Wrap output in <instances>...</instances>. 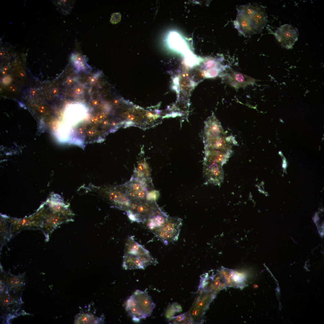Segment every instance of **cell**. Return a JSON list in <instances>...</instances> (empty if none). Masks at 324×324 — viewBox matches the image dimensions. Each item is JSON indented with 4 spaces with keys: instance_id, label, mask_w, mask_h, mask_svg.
Returning a JSON list of instances; mask_svg holds the SVG:
<instances>
[{
    "instance_id": "d590c367",
    "label": "cell",
    "mask_w": 324,
    "mask_h": 324,
    "mask_svg": "<svg viewBox=\"0 0 324 324\" xmlns=\"http://www.w3.org/2000/svg\"><path fill=\"white\" fill-rule=\"evenodd\" d=\"M8 69V66H5L4 68V70L7 71Z\"/></svg>"
},
{
    "instance_id": "d6986e66",
    "label": "cell",
    "mask_w": 324,
    "mask_h": 324,
    "mask_svg": "<svg viewBox=\"0 0 324 324\" xmlns=\"http://www.w3.org/2000/svg\"><path fill=\"white\" fill-rule=\"evenodd\" d=\"M150 171L145 162L139 163L137 168L135 171L132 177L140 178H150Z\"/></svg>"
},
{
    "instance_id": "d4e9b609",
    "label": "cell",
    "mask_w": 324,
    "mask_h": 324,
    "mask_svg": "<svg viewBox=\"0 0 324 324\" xmlns=\"http://www.w3.org/2000/svg\"><path fill=\"white\" fill-rule=\"evenodd\" d=\"M9 90L11 92H13L16 91V87L14 85H10L9 87Z\"/></svg>"
},
{
    "instance_id": "8992f818",
    "label": "cell",
    "mask_w": 324,
    "mask_h": 324,
    "mask_svg": "<svg viewBox=\"0 0 324 324\" xmlns=\"http://www.w3.org/2000/svg\"><path fill=\"white\" fill-rule=\"evenodd\" d=\"M298 36L297 28L288 24L280 26L275 33V38L282 47L287 49L292 48L297 40Z\"/></svg>"
},
{
    "instance_id": "4fadbf2b",
    "label": "cell",
    "mask_w": 324,
    "mask_h": 324,
    "mask_svg": "<svg viewBox=\"0 0 324 324\" xmlns=\"http://www.w3.org/2000/svg\"><path fill=\"white\" fill-rule=\"evenodd\" d=\"M134 294L147 316H150L155 306L151 296L146 292L138 290H136Z\"/></svg>"
},
{
    "instance_id": "83f0119b",
    "label": "cell",
    "mask_w": 324,
    "mask_h": 324,
    "mask_svg": "<svg viewBox=\"0 0 324 324\" xmlns=\"http://www.w3.org/2000/svg\"><path fill=\"white\" fill-rule=\"evenodd\" d=\"M75 92L77 94H80L82 93V90L80 88H77L75 89Z\"/></svg>"
},
{
    "instance_id": "1f68e13d",
    "label": "cell",
    "mask_w": 324,
    "mask_h": 324,
    "mask_svg": "<svg viewBox=\"0 0 324 324\" xmlns=\"http://www.w3.org/2000/svg\"><path fill=\"white\" fill-rule=\"evenodd\" d=\"M92 105L94 106H97L98 105V100L96 99L94 100L92 102Z\"/></svg>"
},
{
    "instance_id": "cb8c5ba5",
    "label": "cell",
    "mask_w": 324,
    "mask_h": 324,
    "mask_svg": "<svg viewBox=\"0 0 324 324\" xmlns=\"http://www.w3.org/2000/svg\"><path fill=\"white\" fill-rule=\"evenodd\" d=\"M98 79V78L96 76H93L91 77L89 82L91 83H95L97 81Z\"/></svg>"
},
{
    "instance_id": "484cf974",
    "label": "cell",
    "mask_w": 324,
    "mask_h": 324,
    "mask_svg": "<svg viewBox=\"0 0 324 324\" xmlns=\"http://www.w3.org/2000/svg\"><path fill=\"white\" fill-rule=\"evenodd\" d=\"M19 75L21 77H24V76H25L26 75V73H25V72L24 70H20L19 71Z\"/></svg>"
},
{
    "instance_id": "603a6c76",
    "label": "cell",
    "mask_w": 324,
    "mask_h": 324,
    "mask_svg": "<svg viewBox=\"0 0 324 324\" xmlns=\"http://www.w3.org/2000/svg\"><path fill=\"white\" fill-rule=\"evenodd\" d=\"M120 19L119 14L117 13H114L111 16L110 22L113 24L119 22Z\"/></svg>"
},
{
    "instance_id": "6da1fadb",
    "label": "cell",
    "mask_w": 324,
    "mask_h": 324,
    "mask_svg": "<svg viewBox=\"0 0 324 324\" xmlns=\"http://www.w3.org/2000/svg\"><path fill=\"white\" fill-rule=\"evenodd\" d=\"M267 21V14L262 6L247 5L238 8L234 24L239 32L248 36L261 32Z\"/></svg>"
},
{
    "instance_id": "5bb4252c",
    "label": "cell",
    "mask_w": 324,
    "mask_h": 324,
    "mask_svg": "<svg viewBox=\"0 0 324 324\" xmlns=\"http://www.w3.org/2000/svg\"><path fill=\"white\" fill-rule=\"evenodd\" d=\"M134 237L131 236L127 239L125 244L124 254L136 255L150 253L148 250L135 241Z\"/></svg>"
},
{
    "instance_id": "5b68a950",
    "label": "cell",
    "mask_w": 324,
    "mask_h": 324,
    "mask_svg": "<svg viewBox=\"0 0 324 324\" xmlns=\"http://www.w3.org/2000/svg\"><path fill=\"white\" fill-rule=\"evenodd\" d=\"M182 222L180 218L168 216L162 226L153 233L165 244L167 245L178 240Z\"/></svg>"
},
{
    "instance_id": "4dcf8cb0",
    "label": "cell",
    "mask_w": 324,
    "mask_h": 324,
    "mask_svg": "<svg viewBox=\"0 0 324 324\" xmlns=\"http://www.w3.org/2000/svg\"><path fill=\"white\" fill-rule=\"evenodd\" d=\"M38 109L39 111L41 113H43L45 111V108L43 106H39L38 108Z\"/></svg>"
},
{
    "instance_id": "2e32d148",
    "label": "cell",
    "mask_w": 324,
    "mask_h": 324,
    "mask_svg": "<svg viewBox=\"0 0 324 324\" xmlns=\"http://www.w3.org/2000/svg\"><path fill=\"white\" fill-rule=\"evenodd\" d=\"M104 317L101 315L100 317L95 316L91 314L81 312L75 317L74 324H102L104 322Z\"/></svg>"
},
{
    "instance_id": "f546056e",
    "label": "cell",
    "mask_w": 324,
    "mask_h": 324,
    "mask_svg": "<svg viewBox=\"0 0 324 324\" xmlns=\"http://www.w3.org/2000/svg\"><path fill=\"white\" fill-rule=\"evenodd\" d=\"M37 92L35 88H32L30 91V93L33 95H35L36 93Z\"/></svg>"
},
{
    "instance_id": "7c38bea8",
    "label": "cell",
    "mask_w": 324,
    "mask_h": 324,
    "mask_svg": "<svg viewBox=\"0 0 324 324\" xmlns=\"http://www.w3.org/2000/svg\"><path fill=\"white\" fill-rule=\"evenodd\" d=\"M125 309L128 315L135 322H138L141 319H145L147 317L138 304L134 294L127 300Z\"/></svg>"
},
{
    "instance_id": "3957f363",
    "label": "cell",
    "mask_w": 324,
    "mask_h": 324,
    "mask_svg": "<svg viewBox=\"0 0 324 324\" xmlns=\"http://www.w3.org/2000/svg\"><path fill=\"white\" fill-rule=\"evenodd\" d=\"M121 185L132 201H146L148 193L154 190L151 178H140L132 176L129 181Z\"/></svg>"
},
{
    "instance_id": "f1b7e54d",
    "label": "cell",
    "mask_w": 324,
    "mask_h": 324,
    "mask_svg": "<svg viewBox=\"0 0 324 324\" xmlns=\"http://www.w3.org/2000/svg\"><path fill=\"white\" fill-rule=\"evenodd\" d=\"M127 118L129 120H134L135 118L134 116L132 114H129L127 116Z\"/></svg>"
},
{
    "instance_id": "7402d4cb",
    "label": "cell",
    "mask_w": 324,
    "mask_h": 324,
    "mask_svg": "<svg viewBox=\"0 0 324 324\" xmlns=\"http://www.w3.org/2000/svg\"><path fill=\"white\" fill-rule=\"evenodd\" d=\"M159 195V192L158 191L154 190L150 191L147 195L146 200L148 201H155Z\"/></svg>"
},
{
    "instance_id": "836d02e7",
    "label": "cell",
    "mask_w": 324,
    "mask_h": 324,
    "mask_svg": "<svg viewBox=\"0 0 324 324\" xmlns=\"http://www.w3.org/2000/svg\"><path fill=\"white\" fill-rule=\"evenodd\" d=\"M73 81L72 79L71 78H69L67 80L66 82L68 84H71L72 82Z\"/></svg>"
},
{
    "instance_id": "e0dca14e",
    "label": "cell",
    "mask_w": 324,
    "mask_h": 324,
    "mask_svg": "<svg viewBox=\"0 0 324 324\" xmlns=\"http://www.w3.org/2000/svg\"><path fill=\"white\" fill-rule=\"evenodd\" d=\"M169 46L172 48L180 50L186 48L187 46L183 39L178 34L172 32L169 34L168 38Z\"/></svg>"
},
{
    "instance_id": "d6a6232c",
    "label": "cell",
    "mask_w": 324,
    "mask_h": 324,
    "mask_svg": "<svg viewBox=\"0 0 324 324\" xmlns=\"http://www.w3.org/2000/svg\"><path fill=\"white\" fill-rule=\"evenodd\" d=\"M113 103L115 105H117L119 103V101L117 99H115L113 101Z\"/></svg>"
},
{
    "instance_id": "44dd1931",
    "label": "cell",
    "mask_w": 324,
    "mask_h": 324,
    "mask_svg": "<svg viewBox=\"0 0 324 324\" xmlns=\"http://www.w3.org/2000/svg\"><path fill=\"white\" fill-rule=\"evenodd\" d=\"M172 321L174 323H191L194 320L189 313H185L172 318Z\"/></svg>"
},
{
    "instance_id": "9a60e30c",
    "label": "cell",
    "mask_w": 324,
    "mask_h": 324,
    "mask_svg": "<svg viewBox=\"0 0 324 324\" xmlns=\"http://www.w3.org/2000/svg\"><path fill=\"white\" fill-rule=\"evenodd\" d=\"M168 217L162 211L149 217L144 222L146 227L153 233L162 226Z\"/></svg>"
},
{
    "instance_id": "9c48e42d",
    "label": "cell",
    "mask_w": 324,
    "mask_h": 324,
    "mask_svg": "<svg viewBox=\"0 0 324 324\" xmlns=\"http://www.w3.org/2000/svg\"><path fill=\"white\" fill-rule=\"evenodd\" d=\"M224 133L220 123L214 114L208 117L205 121L203 135V142Z\"/></svg>"
},
{
    "instance_id": "ffe728a7",
    "label": "cell",
    "mask_w": 324,
    "mask_h": 324,
    "mask_svg": "<svg viewBox=\"0 0 324 324\" xmlns=\"http://www.w3.org/2000/svg\"><path fill=\"white\" fill-rule=\"evenodd\" d=\"M71 60L74 67L78 70H83L86 68V63L83 57L79 53H73Z\"/></svg>"
},
{
    "instance_id": "e575fe53",
    "label": "cell",
    "mask_w": 324,
    "mask_h": 324,
    "mask_svg": "<svg viewBox=\"0 0 324 324\" xmlns=\"http://www.w3.org/2000/svg\"><path fill=\"white\" fill-rule=\"evenodd\" d=\"M147 116L152 117L154 116V114L151 112H148L147 113Z\"/></svg>"
},
{
    "instance_id": "52a82bcc",
    "label": "cell",
    "mask_w": 324,
    "mask_h": 324,
    "mask_svg": "<svg viewBox=\"0 0 324 324\" xmlns=\"http://www.w3.org/2000/svg\"><path fill=\"white\" fill-rule=\"evenodd\" d=\"M157 262L156 259L150 253L137 255L124 254L122 267L125 270L144 269L147 266L155 265Z\"/></svg>"
},
{
    "instance_id": "8d00e7d4",
    "label": "cell",
    "mask_w": 324,
    "mask_h": 324,
    "mask_svg": "<svg viewBox=\"0 0 324 324\" xmlns=\"http://www.w3.org/2000/svg\"><path fill=\"white\" fill-rule=\"evenodd\" d=\"M2 74L3 75H5L7 74V72H6V71L4 70L2 72Z\"/></svg>"
},
{
    "instance_id": "4316f807",
    "label": "cell",
    "mask_w": 324,
    "mask_h": 324,
    "mask_svg": "<svg viewBox=\"0 0 324 324\" xmlns=\"http://www.w3.org/2000/svg\"><path fill=\"white\" fill-rule=\"evenodd\" d=\"M58 89L56 88H54L52 90V92L54 95H56L58 93Z\"/></svg>"
},
{
    "instance_id": "277c9868",
    "label": "cell",
    "mask_w": 324,
    "mask_h": 324,
    "mask_svg": "<svg viewBox=\"0 0 324 324\" xmlns=\"http://www.w3.org/2000/svg\"><path fill=\"white\" fill-rule=\"evenodd\" d=\"M126 212L132 221L144 222L148 218L162 211L155 201H132L130 208Z\"/></svg>"
},
{
    "instance_id": "30bf717a",
    "label": "cell",
    "mask_w": 324,
    "mask_h": 324,
    "mask_svg": "<svg viewBox=\"0 0 324 324\" xmlns=\"http://www.w3.org/2000/svg\"><path fill=\"white\" fill-rule=\"evenodd\" d=\"M233 153L232 149L222 150L205 148L203 163H216L222 166L228 160Z\"/></svg>"
},
{
    "instance_id": "7a4b0ae2",
    "label": "cell",
    "mask_w": 324,
    "mask_h": 324,
    "mask_svg": "<svg viewBox=\"0 0 324 324\" xmlns=\"http://www.w3.org/2000/svg\"><path fill=\"white\" fill-rule=\"evenodd\" d=\"M88 192H94L103 199L119 209L126 211L132 201L124 192L121 185L97 186L90 184L86 187Z\"/></svg>"
},
{
    "instance_id": "8fae6325",
    "label": "cell",
    "mask_w": 324,
    "mask_h": 324,
    "mask_svg": "<svg viewBox=\"0 0 324 324\" xmlns=\"http://www.w3.org/2000/svg\"><path fill=\"white\" fill-rule=\"evenodd\" d=\"M225 80L229 85L236 88H244L253 84L256 80L242 73L234 71L226 74Z\"/></svg>"
},
{
    "instance_id": "ac0fdd59",
    "label": "cell",
    "mask_w": 324,
    "mask_h": 324,
    "mask_svg": "<svg viewBox=\"0 0 324 324\" xmlns=\"http://www.w3.org/2000/svg\"><path fill=\"white\" fill-rule=\"evenodd\" d=\"M76 1L74 0H54L53 3L56 8L63 14L67 15L69 14L73 8Z\"/></svg>"
},
{
    "instance_id": "ba28073f",
    "label": "cell",
    "mask_w": 324,
    "mask_h": 324,
    "mask_svg": "<svg viewBox=\"0 0 324 324\" xmlns=\"http://www.w3.org/2000/svg\"><path fill=\"white\" fill-rule=\"evenodd\" d=\"M203 174L206 182L219 185L223 182L224 173L222 166L216 163H203Z\"/></svg>"
}]
</instances>
